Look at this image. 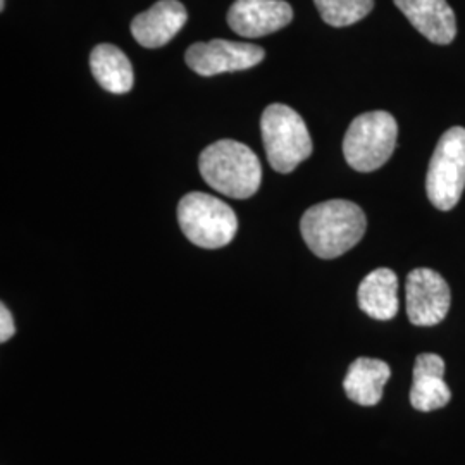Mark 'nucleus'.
<instances>
[{"label":"nucleus","instance_id":"f3484780","mask_svg":"<svg viewBox=\"0 0 465 465\" xmlns=\"http://www.w3.org/2000/svg\"><path fill=\"white\" fill-rule=\"evenodd\" d=\"M16 332V324H15V319L13 314L9 312V309L2 303L0 305V343H5L9 341Z\"/></svg>","mask_w":465,"mask_h":465},{"label":"nucleus","instance_id":"0eeeda50","mask_svg":"<svg viewBox=\"0 0 465 465\" xmlns=\"http://www.w3.org/2000/svg\"><path fill=\"white\" fill-rule=\"evenodd\" d=\"M407 316L414 326L430 328L440 324L451 305V292L445 278L428 267L409 272L405 282Z\"/></svg>","mask_w":465,"mask_h":465},{"label":"nucleus","instance_id":"dca6fc26","mask_svg":"<svg viewBox=\"0 0 465 465\" xmlns=\"http://www.w3.org/2000/svg\"><path fill=\"white\" fill-rule=\"evenodd\" d=\"M324 23L343 28L359 23L372 11L374 0H314Z\"/></svg>","mask_w":465,"mask_h":465},{"label":"nucleus","instance_id":"f257e3e1","mask_svg":"<svg viewBox=\"0 0 465 465\" xmlns=\"http://www.w3.org/2000/svg\"><path fill=\"white\" fill-rule=\"evenodd\" d=\"M364 211L350 200H326L305 211L300 232L319 259H336L353 249L366 234Z\"/></svg>","mask_w":465,"mask_h":465},{"label":"nucleus","instance_id":"7ed1b4c3","mask_svg":"<svg viewBox=\"0 0 465 465\" xmlns=\"http://www.w3.org/2000/svg\"><path fill=\"white\" fill-rule=\"evenodd\" d=\"M269 164L282 174L295 171L312 155V138L305 121L284 104H271L261 117Z\"/></svg>","mask_w":465,"mask_h":465},{"label":"nucleus","instance_id":"39448f33","mask_svg":"<svg viewBox=\"0 0 465 465\" xmlns=\"http://www.w3.org/2000/svg\"><path fill=\"white\" fill-rule=\"evenodd\" d=\"M178 223L184 236L200 249L226 247L238 232L232 207L202 192H192L180 200Z\"/></svg>","mask_w":465,"mask_h":465},{"label":"nucleus","instance_id":"6e6552de","mask_svg":"<svg viewBox=\"0 0 465 465\" xmlns=\"http://www.w3.org/2000/svg\"><path fill=\"white\" fill-rule=\"evenodd\" d=\"M266 57V50L259 45L213 40L193 44L184 54V61L200 76H216L221 73L245 71L257 66Z\"/></svg>","mask_w":465,"mask_h":465},{"label":"nucleus","instance_id":"2eb2a0df","mask_svg":"<svg viewBox=\"0 0 465 465\" xmlns=\"http://www.w3.org/2000/svg\"><path fill=\"white\" fill-rule=\"evenodd\" d=\"M90 69L97 84L111 94H128L134 88V66L116 45L100 44L92 50Z\"/></svg>","mask_w":465,"mask_h":465},{"label":"nucleus","instance_id":"9d476101","mask_svg":"<svg viewBox=\"0 0 465 465\" xmlns=\"http://www.w3.org/2000/svg\"><path fill=\"white\" fill-rule=\"evenodd\" d=\"M188 13L180 0H159L149 11L132 21L134 40L147 49H159L169 44L183 28Z\"/></svg>","mask_w":465,"mask_h":465},{"label":"nucleus","instance_id":"20e7f679","mask_svg":"<svg viewBox=\"0 0 465 465\" xmlns=\"http://www.w3.org/2000/svg\"><path fill=\"white\" fill-rule=\"evenodd\" d=\"M399 123L386 111H372L355 117L343 138V155L359 173H372L384 166L397 149Z\"/></svg>","mask_w":465,"mask_h":465},{"label":"nucleus","instance_id":"ddd939ff","mask_svg":"<svg viewBox=\"0 0 465 465\" xmlns=\"http://www.w3.org/2000/svg\"><path fill=\"white\" fill-rule=\"evenodd\" d=\"M357 302L362 312L376 321H390L399 314V278L388 269L380 267L369 272L361 282Z\"/></svg>","mask_w":465,"mask_h":465},{"label":"nucleus","instance_id":"423d86ee","mask_svg":"<svg viewBox=\"0 0 465 465\" xmlns=\"http://www.w3.org/2000/svg\"><path fill=\"white\" fill-rule=\"evenodd\" d=\"M465 190V128L453 126L441 134L432 152L426 176L428 199L438 211L449 213Z\"/></svg>","mask_w":465,"mask_h":465},{"label":"nucleus","instance_id":"f03ea898","mask_svg":"<svg viewBox=\"0 0 465 465\" xmlns=\"http://www.w3.org/2000/svg\"><path fill=\"white\" fill-rule=\"evenodd\" d=\"M202 178L216 192L232 199H249L262 182V167L257 155L234 140H219L200 153Z\"/></svg>","mask_w":465,"mask_h":465},{"label":"nucleus","instance_id":"9b49d317","mask_svg":"<svg viewBox=\"0 0 465 465\" xmlns=\"http://www.w3.org/2000/svg\"><path fill=\"white\" fill-rule=\"evenodd\" d=\"M417 32L436 45H449L457 35V19L447 0H395Z\"/></svg>","mask_w":465,"mask_h":465},{"label":"nucleus","instance_id":"1a4fd4ad","mask_svg":"<svg viewBox=\"0 0 465 465\" xmlns=\"http://www.w3.org/2000/svg\"><path fill=\"white\" fill-rule=\"evenodd\" d=\"M293 9L284 0H236L228 11V25L234 34L261 38L288 26Z\"/></svg>","mask_w":465,"mask_h":465},{"label":"nucleus","instance_id":"4468645a","mask_svg":"<svg viewBox=\"0 0 465 465\" xmlns=\"http://www.w3.org/2000/svg\"><path fill=\"white\" fill-rule=\"evenodd\" d=\"M391 376V369L380 359L361 357L353 361L343 380V390L353 403L374 407L382 399L384 386Z\"/></svg>","mask_w":465,"mask_h":465},{"label":"nucleus","instance_id":"a211bd4d","mask_svg":"<svg viewBox=\"0 0 465 465\" xmlns=\"http://www.w3.org/2000/svg\"><path fill=\"white\" fill-rule=\"evenodd\" d=\"M5 9V0H0V11Z\"/></svg>","mask_w":465,"mask_h":465},{"label":"nucleus","instance_id":"f8f14e48","mask_svg":"<svg viewBox=\"0 0 465 465\" xmlns=\"http://www.w3.org/2000/svg\"><path fill=\"white\" fill-rule=\"evenodd\" d=\"M450 400L451 391L445 382V361L436 353L417 355L411 390L412 407L420 412H431L449 405Z\"/></svg>","mask_w":465,"mask_h":465}]
</instances>
